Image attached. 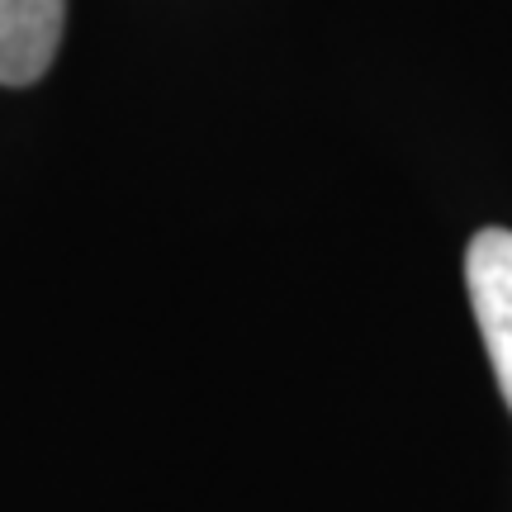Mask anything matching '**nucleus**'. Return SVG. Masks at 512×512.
I'll return each mask as SVG.
<instances>
[{
	"label": "nucleus",
	"instance_id": "1",
	"mask_svg": "<svg viewBox=\"0 0 512 512\" xmlns=\"http://www.w3.org/2000/svg\"><path fill=\"white\" fill-rule=\"evenodd\" d=\"M465 290L484 332V351L494 361L498 389L512 408V233L484 228L465 247Z\"/></svg>",
	"mask_w": 512,
	"mask_h": 512
},
{
	"label": "nucleus",
	"instance_id": "2",
	"mask_svg": "<svg viewBox=\"0 0 512 512\" xmlns=\"http://www.w3.org/2000/svg\"><path fill=\"white\" fill-rule=\"evenodd\" d=\"M67 0H0V86H34L53 67Z\"/></svg>",
	"mask_w": 512,
	"mask_h": 512
}]
</instances>
